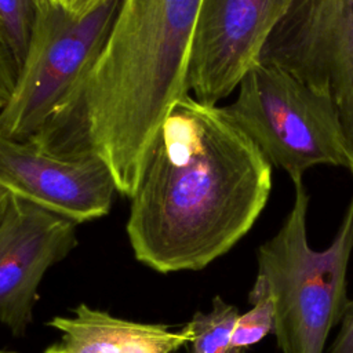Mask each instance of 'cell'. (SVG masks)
<instances>
[{"instance_id": "cell-1", "label": "cell", "mask_w": 353, "mask_h": 353, "mask_svg": "<svg viewBox=\"0 0 353 353\" xmlns=\"http://www.w3.org/2000/svg\"><path fill=\"white\" fill-rule=\"evenodd\" d=\"M272 168L225 106L181 97L160 123L130 197L135 258L161 273L205 268L256 222Z\"/></svg>"}, {"instance_id": "cell-2", "label": "cell", "mask_w": 353, "mask_h": 353, "mask_svg": "<svg viewBox=\"0 0 353 353\" xmlns=\"http://www.w3.org/2000/svg\"><path fill=\"white\" fill-rule=\"evenodd\" d=\"M201 0H121L83 94L92 148L120 194H134L165 113L188 90Z\"/></svg>"}, {"instance_id": "cell-3", "label": "cell", "mask_w": 353, "mask_h": 353, "mask_svg": "<svg viewBox=\"0 0 353 353\" xmlns=\"http://www.w3.org/2000/svg\"><path fill=\"white\" fill-rule=\"evenodd\" d=\"M120 1L108 0L83 17L44 3L12 94L0 109V135L55 148L92 146L83 94Z\"/></svg>"}, {"instance_id": "cell-4", "label": "cell", "mask_w": 353, "mask_h": 353, "mask_svg": "<svg viewBox=\"0 0 353 353\" xmlns=\"http://www.w3.org/2000/svg\"><path fill=\"white\" fill-rule=\"evenodd\" d=\"M294 203L279 232L258 248V272L276 307L273 335L281 353H324L349 302L346 274L353 252V197L331 244L307 241L309 193L294 182Z\"/></svg>"}, {"instance_id": "cell-5", "label": "cell", "mask_w": 353, "mask_h": 353, "mask_svg": "<svg viewBox=\"0 0 353 353\" xmlns=\"http://www.w3.org/2000/svg\"><path fill=\"white\" fill-rule=\"evenodd\" d=\"M228 114L265 160L294 182L316 165L347 170L349 150L332 98L290 72L258 61L243 76Z\"/></svg>"}, {"instance_id": "cell-6", "label": "cell", "mask_w": 353, "mask_h": 353, "mask_svg": "<svg viewBox=\"0 0 353 353\" xmlns=\"http://www.w3.org/2000/svg\"><path fill=\"white\" fill-rule=\"evenodd\" d=\"M259 61L332 98L353 156V0H294Z\"/></svg>"}, {"instance_id": "cell-7", "label": "cell", "mask_w": 353, "mask_h": 353, "mask_svg": "<svg viewBox=\"0 0 353 353\" xmlns=\"http://www.w3.org/2000/svg\"><path fill=\"white\" fill-rule=\"evenodd\" d=\"M0 186L76 223L106 215L119 193L108 163L92 146L63 149L3 135Z\"/></svg>"}, {"instance_id": "cell-8", "label": "cell", "mask_w": 353, "mask_h": 353, "mask_svg": "<svg viewBox=\"0 0 353 353\" xmlns=\"http://www.w3.org/2000/svg\"><path fill=\"white\" fill-rule=\"evenodd\" d=\"M294 0H201L188 62V90L218 105L259 61Z\"/></svg>"}, {"instance_id": "cell-9", "label": "cell", "mask_w": 353, "mask_h": 353, "mask_svg": "<svg viewBox=\"0 0 353 353\" xmlns=\"http://www.w3.org/2000/svg\"><path fill=\"white\" fill-rule=\"evenodd\" d=\"M77 223L10 194L0 216V323L26 334L40 283L76 247Z\"/></svg>"}, {"instance_id": "cell-10", "label": "cell", "mask_w": 353, "mask_h": 353, "mask_svg": "<svg viewBox=\"0 0 353 353\" xmlns=\"http://www.w3.org/2000/svg\"><path fill=\"white\" fill-rule=\"evenodd\" d=\"M48 325L61 334L58 353H175L192 341L188 324L172 330L114 317L85 303L70 316H55Z\"/></svg>"}, {"instance_id": "cell-11", "label": "cell", "mask_w": 353, "mask_h": 353, "mask_svg": "<svg viewBox=\"0 0 353 353\" xmlns=\"http://www.w3.org/2000/svg\"><path fill=\"white\" fill-rule=\"evenodd\" d=\"M236 306L221 296L212 299L208 312H196L186 323L192 331L190 353H232V334L239 317Z\"/></svg>"}, {"instance_id": "cell-12", "label": "cell", "mask_w": 353, "mask_h": 353, "mask_svg": "<svg viewBox=\"0 0 353 353\" xmlns=\"http://www.w3.org/2000/svg\"><path fill=\"white\" fill-rule=\"evenodd\" d=\"M248 302L251 307L245 313L239 314L236 320L230 341L232 349L244 350L273 334L276 320L274 301L268 285L258 277H255L248 294Z\"/></svg>"}, {"instance_id": "cell-13", "label": "cell", "mask_w": 353, "mask_h": 353, "mask_svg": "<svg viewBox=\"0 0 353 353\" xmlns=\"http://www.w3.org/2000/svg\"><path fill=\"white\" fill-rule=\"evenodd\" d=\"M47 0H0V22L10 51L18 65L25 59L39 14Z\"/></svg>"}, {"instance_id": "cell-14", "label": "cell", "mask_w": 353, "mask_h": 353, "mask_svg": "<svg viewBox=\"0 0 353 353\" xmlns=\"http://www.w3.org/2000/svg\"><path fill=\"white\" fill-rule=\"evenodd\" d=\"M18 77V65L7 44L4 30L0 22V109L12 94Z\"/></svg>"}, {"instance_id": "cell-15", "label": "cell", "mask_w": 353, "mask_h": 353, "mask_svg": "<svg viewBox=\"0 0 353 353\" xmlns=\"http://www.w3.org/2000/svg\"><path fill=\"white\" fill-rule=\"evenodd\" d=\"M328 353H353V301L349 299L341 319V328Z\"/></svg>"}, {"instance_id": "cell-16", "label": "cell", "mask_w": 353, "mask_h": 353, "mask_svg": "<svg viewBox=\"0 0 353 353\" xmlns=\"http://www.w3.org/2000/svg\"><path fill=\"white\" fill-rule=\"evenodd\" d=\"M108 0H58L57 3L69 14L83 17Z\"/></svg>"}, {"instance_id": "cell-17", "label": "cell", "mask_w": 353, "mask_h": 353, "mask_svg": "<svg viewBox=\"0 0 353 353\" xmlns=\"http://www.w3.org/2000/svg\"><path fill=\"white\" fill-rule=\"evenodd\" d=\"M8 200H10V193L0 186V216L3 215L7 204H8Z\"/></svg>"}, {"instance_id": "cell-18", "label": "cell", "mask_w": 353, "mask_h": 353, "mask_svg": "<svg viewBox=\"0 0 353 353\" xmlns=\"http://www.w3.org/2000/svg\"><path fill=\"white\" fill-rule=\"evenodd\" d=\"M44 353H58V347H57V343H55V345H51L50 347H47V349L44 350ZM175 353H181V352L178 350V352H175Z\"/></svg>"}, {"instance_id": "cell-19", "label": "cell", "mask_w": 353, "mask_h": 353, "mask_svg": "<svg viewBox=\"0 0 353 353\" xmlns=\"http://www.w3.org/2000/svg\"><path fill=\"white\" fill-rule=\"evenodd\" d=\"M232 353H244V350H241V349H233Z\"/></svg>"}, {"instance_id": "cell-20", "label": "cell", "mask_w": 353, "mask_h": 353, "mask_svg": "<svg viewBox=\"0 0 353 353\" xmlns=\"http://www.w3.org/2000/svg\"><path fill=\"white\" fill-rule=\"evenodd\" d=\"M0 353H17V352H12V350H0Z\"/></svg>"}, {"instance_id": "cell-21", "label": "cell", "mask_w": 353, "mask_h": 353, "mask_svg": "<svg viewBox=\"0 0 353 353\" xmlns=\"http://www.w3.org/2000/svg\"><path fill=\"white\" fill-rule=\"evenodd\" d=\"M51 1H55V3H57V1H58V0H51Z\"/></svg>"}]
</instances>
